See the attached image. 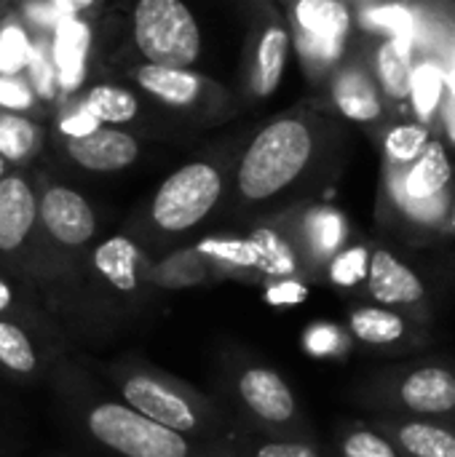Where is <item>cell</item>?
<instances>
[{
  "mask_svg": "<svg viewBox=\"0 0 455 457\" xmlns=\"http://www.w3.org/2000/svg\"><path fill=\"white\" fill-rule=\"evenodd\" d=\"M373 415L455 420V359L416 353L365 378L354 396Z\"/></svg>",
  "mask_w": 455,
  "mask_h": 457,
  "instance_id": "6da1fadb",
  "label": "cell"
},
{
  "mask_svg": "<svg viewBox=\"0 0 455 457\" xmlns=\"http://www.w3.org/2000/svg\"><path fill=\"white\" fill-rule=\"evenodd\" d=\"M314 153L311 129L300 120L284 118L263 129L249 145L241 166L239 185L252 201H263L284 190L308 166Z\"/></svg>",
  "mask_w": 455,
  "mask_h": 457,
  "instance_id": "7a4b0ae2",
  "label": "cell"
},
{
  "mask_svg": "<svg viewBox=\"0 0 455 457\" xmlns=\"http://www.w3.org/2000/svg\"><path fill=\"white\" fill-rule=\"evenodd\" d=\"M88 434L123 457H193L190 442L129 404L99 402L83 415Z\"/></svg>",
  "mask_w": 455,
  "mask_h": 457,
  "instance_id": "3957f363",
  "label": "cell"
},
{
  "mask_svg": "<svg viewBox=\"0 0 455 457\" xmlns=\"http://www.w3.org/2000/svg\"><path fill=\"white\" fill-rule=\"evenodd\" d=\"M134 37L150 64L188 67L201 51L198 24L182 0H139Z\"/></svg>",
  "mask_w": 455,
  "mask_h": 457,
  "instance_id": "277c9868",
  "label": "cell"
},
{
  "mask_svg": "<svg viewBox=\"0 0 455 457\" xmlns=\"http://www.w3.org/2000/svg\"><path fill=\"white\" fill-rule=\"evenodd\" d=\"M346 335L354 345L370 351L373 356L392 359H408L434 345L432 327L378 303L354 305L346 316Z\"/></svg>",
  "mask_w": 455,
  "mask_h": 457,
  "instance_id": "5b68a950",
  "label": "cell"
},
{
  "mask_svg": "<svg viewBox=\"0 0 455 457\" xmlns=\"http://www.w3.org/2000/svg\"><path fill=\"white\" fill-rule=\"evenodd\" d=\"M220 174L209 163H190L174 171L153 198V220L169 233L198 225L220 198Z\"/></svg>",
  "mask_w": 455,
  "mask_h": 457,
  "instance_id": "8992f818",
  "label": "cell"
},
{
  "mask_svg": "<svg viewBox=\"0 0 455 457\" xmlns=\"http://www.w3.org/2000/svg\"><path fill=\"white\" fill-rule=\"evenodd\" d=\"M121 396L123 402L142 412L145 418L161 423L164 428H172L182 436L201 434L206 426V412L190 399L182 388L174 383L150 375V372H129L121 378Z\"/></svg>",
  "mask_w": 455,
  "mask_h": 457,
  "instance_id": "52a82bcc",
  "label": "cell"
},
{
  "mask_svg": "<svg viewBox=\"0 0 455 457\" xmlns=\"http://www.w3.org/2000/svg\"><path fill=\"white\" fill-rule=\"evenodd\" d=\"M365 289L370 303L394 308L408 313L410 319L432 327L434 305L426 281L416 268H410L405 260H400L389 249H373L365 276Z\"/></svg>",
  "mask_w": 455,
  "mask_h": 457,
  "instance_id": "ba28073f",
  "label": "cell"
},
{
  "mask_svg": "<svg viewBox=\"0 0 455 457\" xmlns=\"http://www.w3.org/2000/svg\"><path fill=\"white\" fill-rule=\"evenodd\" d=\"M236 396L249 415L276 431L303 434L306 420L290 383L268 367H247L236 380Z\"/></svg>",
  "mask_w": 455,
  "mask_h": 457,
  "instance_id": "9c48e42d",
  "label": "cell"
},
{
  "mask_svg": "<svg viewBox=\"0 0 455 457\" xmlns=\"http://www.w3.org/2000/svg\"><path fill=\"white\" fill-rule=\"evenodd\" d=\"M370 423L389 436L402 457H455V420L373 415Z\"/></svg>",
  "mask_w": 455,
  "mask_h": 457,
  "instance_id": "30bf717a",
  "label": "cell"
},
{
  "mask_svg": "<svg viewBox=\"0 0 455 457\" xmlns=\"http://www.w3.org/2000/svg\"><path fill=\"white\" fill-rule=\"evenodd\" d=\"M40 217L46 230L64 246H80L94 236V212L67 187H54L43 195Z\"/></svg>",
  "mask_w": 455,
  "mask_h": 457,
  "instance_id": "8fae6325",
  "label": "cell"
},
{
  "mask_svg": "<svg viewBox=\"0 0 455 457\" xmlns=\"http://www.w3.org/2000/svg\"><path fill=\"white\" fill-rule=\"evenodd\" d=\"M70 155L91 171H115L137 158V142L123 131L97 129L67 142Z\"/></svg>",
  "mask_w": 455,
  "mask_h": 457,
  "instance_id": "7c38bea8",
  "label": "cell"
},
{
  "mask_svg": "<svg viewBox=\"0 0 455 457\" xmlns=\"http://www.w3.org/2000/svg\"><path fill=\"white\" fill-rule=\"evenodd\" d=\"M38 217L35 195L27 182L0 177V252H13L24 244Z\"/></svg>",
  "mask_w": 455,
  "mask_h": 457,
  "instance_id": "4fadbf2b",
  "label": "cell"
},
{
  "mask_svg": "<svg viewBox=\"0 0 455 457\" xmlns=\"http://www.w3.org/2000/svg\"><path fill=\"white\" fill-rule=\"evenodd\" d=\"M445 91H448V72H445L442 56L424 51L418 59H413L410 91H408L413 112L424 126H429L434 120L437 110L445 99Z\"/></svg>",
  "mask_w": 455,
  "mask_h": 457,
  "instance_id": "5bb4252c",
  "label": "cell"
},
{
  "mask_svg": "<svg viewBox=\"0 0 455 457\" xmlns=\"http://www.w3.org/2000/svg\"><path fill=\"white\" fill-rule=\"evenodd\" d=\"M333 99H335V107L351 118V120H359V123H373L383 115V99L373 83V78L359 70V67H351V70H343L333 86Z\"/></svg>",
  "mask_w": 455,
  "mask_h": 457,
  "instance_id": "9a60e30c",
  "label": "cell"
},
{
  "mask_svg": "<svg viewBox=\"0 0 455 457\" xmlns=\"http://www.w3.org/2000/svg\"><path fill=\"white\" fill-rule=\"evenodd\" d=\"M91 32L75 16H62L54 32V67L67 91L78 88L83 80V59L88 51Z\"/></svg>",
  "mask_w": 455,
  "mask_h": 457,
  "instance_id": "2e32d148",
  "label": "cell"
},
{
  "mask_svg": "<svg viewBox=\"0 0 455 457\" xmlns=\"http://www.w3.org/2000/svg\"><path fill=\"white\" fill-rule=\"evenodd\" d=\"M295 21L300 35L343 43L351 29V13L343 0H298Z\"/></svg>",
  "mask_w": 455,
  "mask_h": 457,
  "instance_id": "e0dca14e",
  "label": "cell"
},
{
  "mask_svg": "<svg viewBox=\"0 0 455 457\" xmlns=\"http://www.w3.org/2000/svg\"><path fill=\"white\" fill-rule=\"evenodd\" d=\"M413 59H416V43H405L394 37H386L375 54V72L381 88L394 104H402L408 99Z\"/></svg>",
  "mask_w": 455,
  "mask_h": 457,
  "instance_id": "ac0fdd59",
  "label": "cell"
},
{
  "mask_svg": "<svg viewBox=\"0 0 455 457\" xmlns=\"http://www.w3.org/2000/svg\"><path fill=\"white\" fill-rule=\"evenodd\" d=\"M137 80L145 91L156 94L169 104H190L198 96L201 80L188 72L185 67H164V64H145L137 72Z\"/></svg>",
  "mask_w": 455,
  "mask_h": 457,
  "instance_id": "d6986e66",
  "label": "cell"
},
{
  "mask_svg": "<svg viewBox=\"0 0 455 457\" xmlns=\"http://www.w3.org/2000/svg\"><path fill=\"white\" fill-rule=\"evenodd\" d=\"M137 246L129 238H110L94 252V268L105 276L110 287L118 292L137 289Z\"/></svg>",
  "mask_w": 455,
  "mask_h": 457,
  "instance_id": "ffe728a7",
  "label": "cell"
},
{
  "mask_svg": "<svg viewBox=\"0 0 455 457\" xmlns=\"http://www.w3.org/2000/svg\"><path fill=\"white\" fill-rule=\"evenodd\" d=\"M346 233H349L346 220L335 209H314V212H308V217L303 222V236L308 241L311 254L319 262L333 260L343 249Z\"/></svg>",
  "mask_w": 455,
  "mask_h": 457,
  "instance_id": "44dd1931",
  "label": "cell"
},
{
  "mask_svg": "<svg viewBox=\"0 0 455 457\" xmlns=\"http://www.w3.org/2000/svg\"><path fill=\"white\" fill-rule=\"evenodd\" d=\"M0 370L32 378L40 370V353L24 327L0 319Z\"/></svg>",
  "mask_w": 455,
  "mask_h": 457,
  "instance_id": "7402d4cb",
  "label": "cell"
},
{
  "mask_svg": "<svg viewBox=\"0 0 455 457\" xmlns=\"http://www.w3.org/2000/svg\"><path fill=\"white\" fill-rule=\"evenodd\" d=\"M335 457H402L373 423H346L335 439Z\"/></svg>",
  "mask_w": 455,
  "mask_h": 457,
  "instance_id": "603a6c76",
  "label": "cell"
},
{
  "mask_svg": "<svg viewBox=\"0 0 455 457\" xmlns=\"http://www.w3.org/2000/svg\"><path fill=\"white\" fill-rule=\"evenodd\" d=\"M362 24L375 32H383L386 37L405 40V43H418V35H421L418 16L402 3H378V5L365 8Z\"/></svg>",
  "mask_w": 455,
  "mask_h": 457,
  "instance_id": "cb8c5ba5",
  "label": "cell"
},
{
  "mask_svg": "<svg viewBox=\"0 0 455 457\" xmlns=\"http://www.w3.org/2000/svg\"><path fill=\"white\" fill-rule=\"evenodd\" d=\"M252 246H255V254H257V265L263 273L268 276H276V278H292L298 273V254L295 249L279 238L274 230H255L252 233Z\"/></svg>",
  "mask_w": 455,
  "mask_h": 457,
  "instance_id": "d4e9b609",
  "label": "cell"
},
{
  "mask_svg": "<svg viewBox=\"0 0 455 457\" xmlns=\"http://www.w3.org/2000/svg\"><path fill=\"white\" fill-rule=\"evenodd\" d=\"M287 48H290V35L282 27H271L257 48V91L271 94L284 72L287 62Z\"/></svg>",
  "mask_w": 455,
  "mask_h": 457,
  "instance_id": "484cf974",
  "label": "cell"
},
{
  "mask_svg": "<svg viewBox=\"0 0 455 457\" xmlns=\"http://www.w3.org/2000/svg\"><path fill=\"white\" fill-rule=\"evenodd\" d=\"M83 110H88L99 123H126L137 115V99L115 86H97L88 91Z\"/></svg>",
  "mask_w": 455,
  "mask_h": 457,
  "instance_id": "4316f807",
  "label": "cell"
},
{
  "mask_svg": "<svg viewBox=\"0 0 455 457\" xmlns=\"http://www.w3.org/2000/svg\"><path fill=\"white\" fill-rule=\"evenodd\" d=\"M429 142H432L429 126H424V123H397V126H392L386 131L383 150H386L389 163L405 166V163L416 161Z\"/></svg>",
  "mask_w": 455,
  "mask_h": 457,
  "instance_id": "83f0119b",
  "label": "cell"
},
{
  "mask_svg": "<svg viewBox=\"0 0 455 457\" xmlns=\"http://www.w3.org/2000/svg\"><path fill=\"white\" fill-rule=\"evenodd\" d=\"M35 145V126L19 115L0 112V155L5 161H21Z\"/></svg>",
  "mask_w": 455,
  "mask_h": 457,
  "instance_id": "f1b7e54d",
  "label": "cell"
},
{
  "mask_svg": "<svg viewBox=\"0 0 455 457\" xmlns=\"http://www.w3.org/2000/svg\"><path fill=\"white\" fill-rule=\"evenodd\" d=\"M367 262H370V252L365 246H351V249H341L333 260H330V281L335 287L351 289L365 284L367 276Z\"/></svg>",
  "mask_w": 455,
  "mask_h": 457,
  "instance_id": "f546056e",
  "label": "cell"
},
{
  "mask_svg": "<svg viewBox=\"0 0 455 457\" xmlns=\"http://www.w3.org/2000/svg\"><path fill=\"white\" fill-rule=\"evenodd\" d=\"M32 43L21 27H5L0 32V75H16L29 62Z\"/></svg>",
  "mask_w": 455,
  "mask_h": 457,
  "instance_id": "4dcf8cb0",
  "label": "cell"
},
{
  "mask_svg": "<svg viewBox=\"0 0 455 457\" xmlns=\"http://www.w3.org/2000/svg\"><path fill=\"white\" fill-rule=\"evenodd\" d=\"M349 345V335L333 324H316L306 332V348L311 356H341Z\"/></svg>",
  "mask_w": 455,
  "mask_h": 457,
  "instance_id": "1f68e13d",
  "label": "cell"
},
{
  "mask_svg": "<svg viewBox=\"0 0 455 457\" xmlns=\"http://www.w3.org/2000/svg\"><path fill=\"white\" fill-rule=\"evenodd\" d=\"M201 254H209L215 260L231 262V265H241V268H255L257 265V254L252 241H204L198 246Z\"/></svg>",
  "mask_w": 455,
  "mask_h": 457,
  "instance_id": "d6a6232c",
  "label": "cell"
},
{
  "mask_svg": "<svg viewBox=\"0 0 455 457\" xmlns=\"http://www.w3.org/2000/svg\"><path fill=\"white\" fill-rule=\"evenodd\" d=\"M252 457H324L322 450L303 436H290V439H276L265 442L252 450Z\"/></svg>",
  "mask_w": 455,
  "mask_h": 457,
  "instance_id": "836d02e7",
  "label": "cell"
},
{
  "mask_svg": "<svg viewBox=\"0 0 455 457\" xmlns=\"http://www.w3.org/2000/svg\"><path fill=\"white\" fill-rule=\"evenodd\" d=\"M27 67H29V72H32V80H35L38 91H40L43 96H54V72H56V67H54V62L48 59V54H46L43 46H32Z\"/></svg>",
  "mask_w": 455,
  "mask_h": 457,
  "instance_id": "e575fe53",
  "label": "cell"
},
{
  "mask_svg": "<svg viewBox=\"0 0 455 457\" xmlns=\"http://www.w3.org/2000/svg\"><path fill=\"white\" fill-rule=\"evenodd\" d=\"M298 48H300V54H303L311 64H333V62L341 56L343 43H330V40H319V37L300 35Z\"/></svg>",
  "mask_w": 455,
  "mask_h": 457,
  "instance_id": "d590c367",
  "label": "cell"
},
{
  "mask_svg": "<svg viewBox=\"0 0 455 457\" xmlns=\"http://www.w3.org/2000/svg\"><path fill=\"white\" fill-rule=\"evenodd\" d=\"M0 107L11 110H24L29 107V88L11 75H0Z\"/></svg>",
  "mask_w": 455,
  "mask_h": 457,
  "instance_id": "8d00e7d4",
  "label": "cell"
},
{
  "mask_svg": "<svg viewBox=\"0 0 455 457\" xmlns=\"http://www.w3.org/2000/svg\"><path fill=\"white\" fill-rule=\"evenodd\" d=\"M59 129H62V134H64V137L75 139V137H86V134L97 131V129H99V120H97L88 110H80V112H75V115H70V118H64Z\"/></svg>",
  "mask_w": 455,
  "mask_h": 457,
  "instance_id": "74e56055",
  "label": "cell"
},
{
  "mask_svg": "<svg viewBox=\"0 0 455 457\" xmlns=\"http://www.w3.org/2000/svg\"><path fill=\"white\" fill-rule=\"evenodd\" d=\"M306 295H308V289H306L303 284H298V281H290V278L268 289V300H271L274 305L300 303V300H306Z\"/></svg>",
  "mask_w": 455,
  "mask_h": 457,
  "instance_id": "f35d334b",
  "label": "cell"
},
{
  "mask_svg": "<svg viewBox=\"0 0 455 457\" xmlns=\"http://www.w3.org/2000/svg\"><path fill=\"white\" fill-rule=\"evenodd\" d=\"M27 13H29V19L38 21V24H56V21L62 19V13H59V8H56L54 3H32V5L27 8Z\"/></svg>",
  "mask_w": 455,
  "mask_h": 457,
  "instance_id": "ab89813d",
  "label": "cell"
},
{
  "mask_svg": "<svg viewBox=\"0 0 455 457\" xmlns=\"http://www.w3.org/2000/svg\"><path fill=\"white\" fill-rule=\"evenodd\" d=\"M442 120H445V129L451 134V139L455 142V96H445L442 99Z\"/></svg>",
  "mask_w": 455,
  "mask_h": 457,
  "instance_id": "60d3db41",
  "label": "cell"
},
{
  "mask_svg": "<svg viewBox=\"0 0 455 457\" xmlns=\"http://www.w3.org/2000/svg\"><path fill=\"white\" fill-rule=\"evenodd\" d=\"M91 3H94V0H54V5L59 8L62 16H75L78 11L88 8Z\"/></svg>",
  "mask_w": 455,
  "mask_h": 457,
  "instance_id": "b9f144b4",
  "label": "cell"
},
{
  "mask_svg": "<svg viewBox=\"0 0 455 457\" xmlns=\"http://www.w3.org/2000/svg\"><path fill=\"white\" fill-rule=\"evenodd\" d=\"M445 72H448V94L455 96V43L453 51H451V59H448V64H445Z\"/></svg>",
  "mask_w": 455,
  "mask_h": 457,
  "instance_id": "7bdbcfd3",
  "label": "cell"
},
{
  "mask_svg": "<svg viewBox=\"0 0 455 457\" xmlns=\"http://www.w3.org/2000/svg\"><path fill=\"white\" fill-rule=\"evenodd\" d=\"M8 305V287L5 284H0V311Z\"/></svg>",
  "mask_w": 455,
  "mask_h": 457,
  "instance_id": "ee69618b",
  "label": "cell"
},
{
  "mask_svg": "<svg viewBox=\"0 0 455 457\" xmlns=\"http://www.w3.org/2000/svg\"><path fill=\"white\" fill-rule=\"evenodd\" d=\"M448 222H451V228H453V233H455V206H451V217H448Z\"/></svg>",
  "mask_w": 455,
  "mask_h": 457,
  "instance_id": "f6af8a7d",
  "label": "cell"
},
{
  "mask_svg": "<svg viewBox=\"0 0 455 457\" xmlns=\"http://www.w3.org/2000/svg\"><path fill=\"white\" fill-rule=\"evenodd\" d=\"M3 166H5V158L0 155V177H3Z\"/></svg>",
  "mask_w": 455,
  "mask_h": 457,
  "instance_id": "bcb514c9",
  "label": "cell"
}]
</instances>
